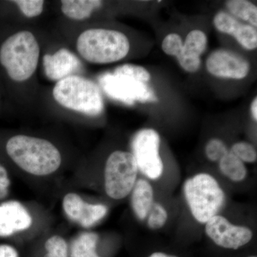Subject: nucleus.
Segmentation results:
<instances>
[{
	"instance_id": "4be33fe9",
	"label": "nucleus",
	"mask_w": 257,
	"mask_h": 257,
	"mask_svg": "<svg viewBox=\"0 0 257 257\" xmlns=\"http://www.w3.org/2000/svg\"><path fill=\"white\" fill-rule=\"evenodd\" d=\"M114 73L127 76L140 81V82L147 83L151 79V74L145 67L136 64H125L116 67Z\"/></svg>"
},
{
	"instance_id": "f03ea898",
	"label": "nucleus",
	"mask_w": 257,
	"mask_h": 257,
	"mask_svg": "<svg viewBox=\"0 0 257 257\" xmlns=\"http://www.w3.org/2000/svg\"><path fill=\"white\" fill-rule=\"evenodd\" d=\"M40 58L39 42L28 30L13 34L0 47V64L15 82H26L31 78L36 72Z\"/></svg>"
},
{
	"instance_id": "1a4fd4ad",
	"label": "nucleus",
	"mask_w": 257,
	"mask_h": 257,
	"mask_svg": "<svg viewBox=\"0 0 257 257\" xmlns=\"http://www.w3.org/2000/svg\"><path fill=\"white\" fill-rule=\"evenodd\" d=\"M207 236L218 246L229 249H238L249 242L252 231L243 226L230 223L224 216L216 215L206 223Z\"/></svg>"
},
{
	"instance_id": "423d86ee",
	"label": "nucleus",
	"mask_w": 257,
	"mask_h": 257,
	"mask_svg": "<svg viewBox=\"0 0 257 257\" xmlns=\"http://www.w3.org/2000/svg\"><path fill=\"white\" fill-rule=\"evenodd\" d=\"M138 167L133 153L112 152L106 162L104 187L106 194L114 199H124L136 183Z\"/></svg>"
},
{
	"instance_id": "0eeeda50",
	"label": "nucleus",
	"mask_w": 257,
	"mask_h": 257,
	"mask_svg": "<svg viewBox=\"0 0 257 257\" xmlns=\"http://www.w3.org/2000/svg\"><path fill=\"white\" fill-rule=\"evenodd\" d=\"M160 137L153 128H144L136 134L133 141V156L138 170L148 178H160L164 165L160 155Z\"/></svg>"
},
{
	"instance_id": "dca6fc26",
	"label": "nucleus",
	"mask_w": 257,
	"mask_h": 257,
	"mask_svg": "<svg viewBox=\"0 0 257 257\" xmlns=\"http://www.w3.org/2000/svg\"><path fill=\"white\" fill-rule=\"evenodd\" d=\"M154 204V191L151 184L145 179L135 183L132 195V205L140 219H145Z\"/></svg>"
},
{
	"instance_id": "c85d7f7f",
	"label": "nucleus",
	"mask_w": 257,
	"mask_h": 257,
	"mask_svg": "<svg viewBox=\"0 0 257 257\" xmlns=\"http://www.w3.org/2000/svg\"><path fill=\"white\" fill-rule=\"evenodd\" d=\"M0 185L9 188L10 185V180L8 177V172L6 169L3 166L0 165Z\"/></svg>"
},
{
	"instance_id": "cd10ccee",
	"label": "nucleus",
	"mask_w": 257,
	"mask_h": 257,
	"mask_svg": "<svg viewBox=\"0 0 257 257\" xmlns=\"http://www.w3.org/2000/svg\"><path fill=\"white\" fill-rule=\"evenodd\" d=\"M0 257H19L16 248L8 244H0Z\"/></svg>"
},
{
	"instance_id": "ddd939ff",
	"label": "nucleus",
	"mask_w": 257,
	"mask_h": 257,
	"mask_svg": "<svg viewBox=\"0 0 257 257\" xmlns=\"http://www.w3.org/2000/svg\"><path fill=\"white\" fill-rule=\"evenodd\" d=\"M213 23L218 31L234 37L245 50L256 49L257 32L251 25L240 23L232 15L223 11L219 12L214 16Z\"/></svg>"
},
{
	"instance_id": "f257e3e1",
	"label": "nucleus",
	"mask_w": 257,
	"mask_h": 257,
	"mask_svg": "<svg viewBox=\"0 0 257 257\" xmlns=\"http://www.w3.org/2000/svg\"><path fill=\"white\" fill-rule=\"evenodd\" d=\"M6 150L17 165L33 175H50L62 163L58 149L44 139L16 135L8 140Z\"/></svg>"
},
{
	"instance_id": "7c9ffc66",
	"label": "nucleus",
	"mask_w": 257,
	"mask_h": 257,
	"mask_svg": "<svg viewBox=\"0 0 257 257\" xmlns=\"http://www.w3.org/2000/svg\"><path fill=\"white\" fill-rule=\"evenodd\" d=\"M8 194V188L0 185V199H4Z\"/></svg>"
},
{
	"instance_id": "4468645a",
	"label": "nucleus",
	"mask_w": 257,
	"mask_h": 257,
	"mask_svg": "<svg viewBox=\"0 0 257 257\" xmlns=\"http://www.w3.org/2000/svg\"><path fill=\"white\" fill-rule=\"evenodd\" d=\"M32 219L21 203L9 201L0 205V236L6 237L18 231L28 229Z\"/></svg>"
},
{
	"instance_id": "20e7f679",
	"label": "nucleus",
	"mask_w": 257,
	"mask_h": 257,
	"mask_svg": "<svg viewBox=\"0 0 257 257\" xmlns=\"http://www.w3.org/2000/svg\"><path fill=\"white\" fill-rule=\"evenodd\" d=\"M54 99L69 110L87 116H99L104 103L100 89L90 79L82 76H69L56 83L52 91Z\"/></svg>"
},
{
	"instance_id": "b1692460",
	"label": "nucleus",
	"mask_w": 257,
	"mask_h": 257,
	"mask_svg": "<svg viewBox=\"0 0 257 257\" xmlns=\"http://www.w3.org/2000/svg\"><path fill=\"white\" fill-rule=\"evenodd\" d=\"M231 152L243 162L252 163L257 160V154L254 147L250 143L239 142L231 147Z\"/></svg>"
},
{
	"instance_id": "6e6552de",
	"label": "nucleus",
	"mask_w": 257,
	"mask_h": 257,
	"mask_svg": "<svg viewBox=\"0 0 257 257\" xmlns=\"http://www.w3.org/2000/svg\"><path fill=\"white\" fill-rule=\"evenodd\" d=\"M101 87L108 95L127 105L136 101L154 102L157 97L147 83L118 74H106L101 77Z\"/></svg>"
},
{
	"instance_id": "aec40b11",
	"label": "nucleus",
	"mask_w": 257,
	"mask_h": 257,
	"mask_svg": "<svg viewBox=\"0 0 257 257\" xmlns=\"http://www.w3.org/2000/svg\"><path fill=\"white\" fill-rule=\"evenodd\" d=\"M226 7L235 18L248 22L249 25L257 26V8L251 2L246 0H229L226 2Z\"/></svg>"
},
{
	"instance_id": "f8f14e48",
	"label": "nucleus",
	"mask_w": 257,
	"mask_h": 257,
	"mask_svg": "<svg viewBox=\"0 0 257 257\" xmlns=\"http://www.w3.org/2000/svg\"><path fill=\"white\" fill-rule=\"evenodd\" d=\"M44 72L47 79L59 82L74 75L81 67L78 57L67 48H62L55 53L47 54L42 57Z\"/></svg>"
},
{
	"instance_id": "9d476101",
	"label": "nucleus",
	"mask_w": 257,
	"mask_h": 257,
	"mask_svg": "<svg viewBox=\"0 0 257 257\" xmlns=\"http://www.w3.org/2000/svg\"><path fill=\"white\" fill-rule=\"evenodd\" d=\"M208 72L214 77L243 79L249 73L250 64L243 57L229 50L211 52L206 62Z\"/></svg>"
},
{
	"instance_id": "a211bd4d",
	"label": "nucleus",
	"mask_w": 257,
	"mask_h": 257,
	"mask_svg": "<svg viewBox=\"0 0 257 257\" xmlns=\"http://www.w3.org/2000/svg\"><path fill=\"white\" fill-rule=\"evenodd\" d=\"M99 236L95 233H83L72 241L69 257H101L96 251Z\"/></svg>"
},
{
	"instance_id": "7ed1b4c3",
	"label": "nucleus",
	"mask_w": 257,
	"mask_h": 257,
	"mask_svg": "<svg viewBox=\"0 0 257 257\" xmlns=\"http://www.w3.org/2000/svg\"><path fill=\"white\" fill-rule=\"evenodd\" d=\"M76 48L82 58L89 63L106 64L125 58L130 52V44L122 32L92 28L79 35Z\"/></svg>"
},
{
	"instance_id": "39448f33",
	"label": "nucleus",
	"mask_w": 257,
	"mask_h": 257,
	"mask_svg": "<svg viewBox=\"0 0 257 257\" xmlns=\"http://www.w3.org/2000/svg\"><path fill=\"white\" fill-rule=\"evenodd\" d=\"M184 189L193 216L202 224L217 215L224 205V193L217 181L209 174H198L187 179Z\"/></svg>"
},
{
	"instance_id": "f3484780",
	"label": "nucleus",
	"mask_w": 257,
	"mask_h": 257,
	"mask_svg": "<svg viewBox=\"0 0 257 257\" xmlns=\"http://www.w3.org/2000/svg\"><path fill=\"white\" fill-rule=\"evenodd\" d=\"M102 5L99 0H63L61 1V10L70 20L82 21L90 18Z\"/></svg>"
},
{
	"instance_id": "2f4dec72",
	"label": "nucleus",
	"mask_w": 257,
	"mask_h": 257,
	"mask_svg": "<svg viewBox=\"0 0 257 257\" xmlns=\"http://www.w3.org/2000/svg\"><path fill=\"white\" fill-rule=\"evenodd\" d=\"M149 257H177L173 256V255L167 254V253L163 252H155L152 253Z\"/></svg>"
},
{
	"instance_id": "a878e982",
	"label": "nucleus",
	"mask_w": 257,
	"mask_h": 257,
	"mask_svg": "<svg viewBox=\"0 0 257 257\" xmlns=\"http://www.w3.org/2000/svg\"><path fill=\"white\" fill-rule=\"evenodd\" d=\"M228 152L229 150L227 147L224 142L219 139H211L208 142L205 147L206 155L211 162L220 160Z\"/></svg>"
},
{
	"instance_id": "6ab92c4d",
	"label": "nucleus",
	"mask_w": 257,
	"mask_h": 257,
	"mask_svg": "<svg viewBox=\"0 0 257 257\" xmlns=\"http://www.w3.org/2000/svg\"><path fill=\"white\" fill-rule=\"evenodd\" d=\"M221 173L233 182H241L247 175V170L242 161L229 151L219 160Z\"/></svg>"
},
{
	"instance_id": "c756f323",
	"label": "nucleus",
	"mask_w": 257,
	"mask_h": 257,
	"mask_svg": "<svg viewBox=\"0 0 257 257\" xmlns=\"http://www.w3.org/2000/svg\"><path fill=\"white\" fill-rule=\"evenodd\" d=\"M251 114L252 116L253 119L255 121H257V98L256 97L253 99L252 103L251 104Z\"/></svg>"
},
{
	"instance_id": "2eb2a0df",
	"label": "nucleus",
	"mask_w": 257,
	"mask_h": 257,
	"mask_svg": "<svg viewBox=\"0 0 257 257\" xmlns=\"http://www.w3.org/2000/svg\"><path fill=\"white\" fill-rule=\"evenodd\" d=\"M207 44V37L204 32L194 30L189 32L177 57L181 67L189 73L197 72L202 63L201 55L205 52Z\"/></svg>"
},
{
	"instance_id": "5701e85b",
	"label": "nucleus",
	"mask_w": 257,
	"mask_h": 257,
	"mask_svg": "<svg viewBox=\"0 0 257 257\" xmlns=\"http://www.w3.org/2000/svg\"><path fill=\"white\" fill-rule=\"evenodd\" d=\"M13 3L28 18H35L40 16L45 6V1L42 0H15Z\"/></svg>"
},
{
	"instance_id": "393cba45",
	"label": "nucleus",
	"mask_w": 257,
	"mask_h": 257,
	"mask_svg": "<svg viewBox=\"0 0 257 257\" xmlns=\"http://www.w3.org/2000/svg\"><path fill=\"white\" fill-rule=\"evenodd\" d=\"M148 225L150 229H159L163 227L167 222V214L165 208L158 203L154 202L148 214Z\"/></svg>"
},
{
	"instance_id": "bb28decb",
	"label": "nucleus",
	"mask_w": 257,
	"mask_h": 257,
	"mask_svg": "<svg viewBox=\"0 0 257 257\" xmlns=\"http://www.w3.org/2000/svg\"><path fill=\"white\" fill-rule=\"evenodd\" d=\"M183 46V40L178 34L171 33L167 35L162 43L163 52L167 55L175 57L180 53Z\"/></svg>"
},
{
	"instance_id": "473e14b6",
	"label": "nucleus",
	"mask_w": 257,
	"mask_h": 257,
	"mask_svg": "<svg viewBox=\"0 0 257 257\" xmlns=\"http://www.w3.org/2000/svg\"><path fill=\"white\" fill-rule=\"evenodd\" d=\"M248 257H256V256H248Z\"/></svg>"
},
{
	"instance_id": "9b49d317",
	"label": "nucleus",
	"mask_w": 257,
	"mask_h": 257,
	"mask_svg": "<svg viewBox=\"0 0 257 257\" xmlns=\"http://www.w3.org/2000/svg\"><path fill=\"white\" fill-rule=\"evenodd\" d=\"M62 204L66 214L83 227H90L95 224L105 216L108 211L105 205L89 204L74 193L67 194Z\"/></svg>"
},
{
	"instance_id": "412c9836",
	"label": "nucleus",
	"mask_w": 257,
	"mask_h": 257,
	"mask_svg": "<svg viewBox=\"0 0 257 257\" xmlns=\"http://www.w3.org/2000/svg\"><path fill=\"white\" fill-rule=\"evenodd\" d=\"M44 257H69L67 241L60 236H52L45 243Z\"/></svg>"
}]
</instances>
